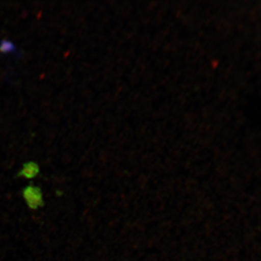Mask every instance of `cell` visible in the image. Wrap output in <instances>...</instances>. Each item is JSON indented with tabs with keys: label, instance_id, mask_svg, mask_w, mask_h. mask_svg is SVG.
Instances as JSON below:
<instances>
[{
	"label": "cell",
	"instance_id": "cell-1",
	"mask_svg": "<svg viewBox=\"0 0 261 261\" xmlns=\"http://www.w3.org/2000/svg\"><path fill=\"white\" fill-rule=\"evenodd\" d=\"M24 200L31 209H37L44 204L42 192L38 187L29 185L23 190Z\"/></svg>",
	"mask_w": 261,
	"mask_h": 261
},
{
	"label": "cell",
	"instance_id": "cell-2",
	"mask_svg": "<svg viewBox=\"0 0 261 261\" xmlns=\"http://www.w3.org/2000/svg\"><path fill=\"white\" fill-rule=\"evenodd\" d=\"M39 171L40 169H39V165L37 163L30 161V162L24 163L23 168L18 173V176H21L27 179H32L37 177Z\"/></svg>",
	"mask_w": 261,
	"mask_h": 261
},
{
	"label": "cell",
	"instance_id": "cell-3",
	"mask_svg": "<svg viewBox=\"0 0 261 261\" xmlns=\"http://www.w3.org/2000/svg\"><path fill=\"white\" fill-rule=\"evenodd\" d=\"M15 50V45L10 41L3 40L0 44V53H8Z\"/></svg>",
	"mask_w": 261,
	"mask_h": 261
}]
</instances>
